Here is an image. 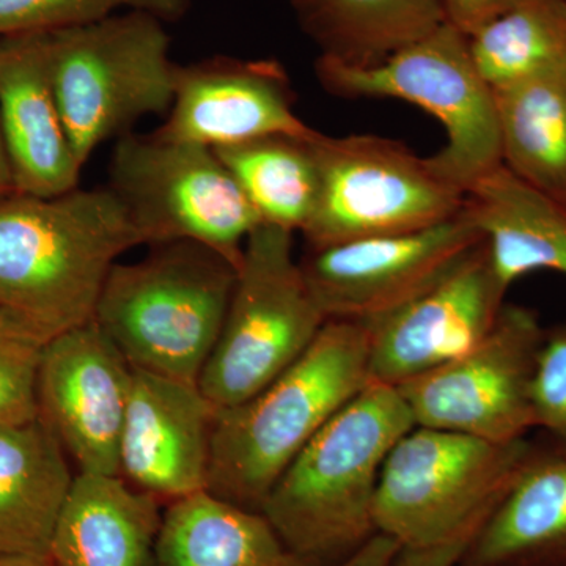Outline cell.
<instances>
[{
	"label": "cell",
	"instance_id": "22",
	"mask_svg": "<svg viewBox=\"0 0 566 566\" xmlns=\"http://www.w3.org/2000/svg\"><path fill=\"white\" fill-rule=\"evenodd\" d=\"M155 566H305L260 512L210 491L169 502Z\"/></svg>",
	"mask_w": 566,
	"mask_h": 566
},
{
	"label": "cell",
	"instance_id": "20",
	"mask_svg": "<svg viewBox=\"0 0 566 566\" xmlns=\"http://www.w3.org/2000/svg\"><path fill=\"white\" fill-rule=\"evenodd\" d=\"M460 566H566V452L536 447Z\"/></svg>",
	"mask_w": 566,
	"mask_h": 566
},
{
	"label": "cell",
	"instance_id": "9",
	"mask_svg": "<svg viewBox=\"0 0 566 566\" xmlns=\"http://www.w3.org/2000/svg\"><path fill=\"white\" fill-rule=\"evenodd\" d=\"M142 244L193 241L234 268L262 223L230 170L210 147L128 133L112 153L109 185Z\"/></svg>",
	"mask_w": 566,
	"mask_h": 566
},
{
	"label": "cell",
	"instance_id": "8",
	"mask_svg": "<svg viewBox=\"0 0 566 566\" xmlns=\"http://www.w3.org/2000/svg\"><path fill=\"white\" fill-rule=\"evenodd\" d=\"M315 76L337 98L400 99L433 115L446 128L447 144L431 163L464 192L502 166L493 88L472 62L468 36L447 22L376 65L318 55Z\"/></svg>",
	"mask_w": 566,
	"mask_h": 566
},
{
	"label": "cell",
	"instance_id": "4",
	"mask_svg": "<svg viewBox=\"0 0 566 566\" xmlns=\"http://www.w3.org/2000/svg\"><path fill=\"white\" fill-rule=\"evenodd\" d=\"M150 248L137 262L114 264L93 322L134 370L197 385L221 334L238 270L193 241Z\"/></svg>",
	"mask_w": 566,
	"mask_h": 566
},
{
	"label": "cell",
	"instance_id": "1",
	"mask_svg": "<svg viewBox=\"0 0 566 566\" xmlns=\"http://www.w3.org/2000/svg\"><path fill=\"white\" fill-rule=\"evenodd\" d=\"M142 245L109 188L62 196L0 197V307L48 337L95 318L104 282L123 253Z\"/></svg>",
	"mask_w": 566,
	"mask_h": 566
},
{
	"label": "cell",
	"instance_id": "15",
	"mask_svg": "<svg viewBox=\"0 0 566 566\" xmlns=\"http://www.w3.org/2000/svg\"><path fill=\"white\" fill-rule=\"evenodd\" d=\"M292 81L275 59L216 55L178 65L174 102L156 136L219 148L271 136H308L314 128L294 112Z\"/></svg>",
	"mask_w": 566,
	"mask_h": 566
},
{
	"label": "cell",
	"instance_id": "33",
	"mask_svg": "<svg viewBox=\"0 0 566 566\" xmlns=\"http://www.w3.org/2000/svg\"><path fill=\"white\" fill-rule=\"evenodd\" d=\"M11 192H14L13 177H11L9 156H7L2 129H0V197Z\"/></svg>",
	"mask_w": 566,
	"mask_h": 566
},
{
	"label": "cell",
	"instance_id": "14",
	"mask_svg": "<svg viewBox=\"0 0 566 566\" xmlns=\"http://www.w3.org/2000/svg\"><path fill=\"white\" fill-rule=\"evenodd\" d=\"M506 292L483 240L411 303L364 323L370 334L368 379L398 387L474 348L497 322Z\"/></svg>",
	"mask_w": 566,
	"mask_h": 566
},
{
	"label": "cell",
	"instance_id": "13",
	"mask_svg": "<svg viewBox=\"0 0 566 566\" xmlns=\"http://www.w3.org/2000/svg\"><path fill=\"white\" fill-rule=\"evenodd\" d=\"M133 367L91 322L52 337L41 357L39 419L76 472L120 475V439Z\"/></svg>",
	"mask_w": 566,
	"mask_h": 566
},
{
	"label": "cell",
	"instance_id": "19",
	"mask_svg": "<svg viewBox=\"0 0 566 566\" xmlns=\"http://www.w3.org/2000/svg\"><path fill=\"white\" fill-rule=\"evenodd\" d=\"M76 474L40 419L0 424V556L50 557Z\"/></svg>",
	"mask_w": 566,
	"mask_h": 566
},
{
	"label": "cell",
	"instance_id": "5",
	"mask_svg": "<svg viewBox=\"0 0 566 566\" xmlns=\"http://www.w3.org/2000/svg\"><path fill=\"white\" fill-rule=\"evenodd\" d=\"M163 24L150 11L126 10L46 33L52 87L81 167L140 118L170 111L175 63Z\"/></svg>",
	"mask_w": 566,
	"mask_h": 566
},
{
	"label": "cell",
	"instance_id": "6",
	"mask_svg": "<svg viewBox=\"0 0 566 566\" xmlns=\"http://www.w3.org/2000/svg\"><path fill=\"white\" fill-rule=\"evenodd\" d=\"M536 447L527 438L495 444L415 424L382 464L374 506L376 534L403 549L441 545L493 513Z\"/></svg>",
	"mask_w": 566,
	"mask_h": 566
},
{
	"label": "cell",
	"instance_id": "26",
	"mask_svg": "<svg viewBox=\"0 0 566 566\" xmlns=\"http://www.w3.org/2000/svg\"><path fill=\"white\" fill-rule=\"evenodd\" d=\"M472 62L491 88L566 59V0H523L468 36Z\"/></svg>",
	"mask_w": 566,
	"mask_h": 566
},
{
	"label": "cell",
	"instance_id": "7",
	"mask_svg": "<svg viewBox=\"0 0 566 566\" xmlns=\"http://www.w3.org/2000/svg\"><path fill=\"white\" fill-rule=\"evenodd\" d=\"M326 322L294 259L293 232L260 223L245 240L199 389L218 412L243 403L292 367Z\"/></svg>",
	"mask_w": 566,
	"mask_h": 566
},
{
	"label": "cell",
	"instance_id": "2",
	"mask_svg": "<svg viewBox=\"0 0 566 566\" xmlns=\"http://www.w3.org/2000/svg\"><path fill=\"white\" fill-rule=\"evenodd\" d=\"M415 427L392 386L370 382L294 458L260 513L305 566H334L376 534L382 464Z\"/></svg>",
	"mask_w": 566,
	"mask_h": 566
},
{
	"label": "cell",
	"instance_id": "11",
	"mask_svg": "<svg viewBox=\"0 0 566 566\" xmlns=\"http://www.w3.org/2000/svg\"><path fill=\"white\" fill-rule=\"evenodd\" d=\"M545 331L532 308L505 304L479 345L395 389L417 427L521 441L535 428L532 381Z\"/></svg>",
	"mask_w": 566,
	"mask_h": 566
},
{
	"label": "cell",
	"instance_id": "28",
	"mask_svg": "<svg viewBox=\"0 0 566 566\" xmlns=\"http://www.w3.org/2000/svg\"><path fill=\"white\" fill-rule=\"evenodd\" d=\"M123 9L177 20L188 10V0H0V36L63 31Z\"/></svg>",
	"mask_w": 566,
	"mask_h": 566
},
{
	"label": "cell",
	"instance_id": "30",
	"mask_svg": "<svg viewBox=\"0 0 566 566\" xmlns=\"http://www.w3.org/2000/svg\"><path fill=\"white\" fill-rule=\"evenodd\" d=\"M447 24L453 25L465 36L479 31L499 14L513 9L523 0H439Z\"/></svg>",
	"mask_w": 566,
	"mask_h": 566
},
{
	"label": "cell",
	"instance_id": "32",
	"mask_svg": "<svg viewBox=\"0 0 566 566\" xmlns=\"http://www.w3.org/2000/svg\"><path fill=\"white\" fill-rule=\"evenodd\" d=\"M401 546L395 539L382 534H375L357 547L353 554L334 566H394Z\"/></svg>",
	"mask_w": 566,
	"mask_h": 566
},
{
	"label": "cell",
	"instance_id": "25",
	"mask_svg": "<svg viewBox=\"0 0 566 566\" xmlns=\"http://www.w3.org/2000/svg\"><path fill=\"white\" fill-rule=\"evenodd\" d=\"M308 136L271 134L212 148L230 170L262 223L304 232L319 193L318 159Z\"/></svg>",
	"mask_w": 566,
	"mask_h": 566
},
{
	"label": "cell",
	"instance_id": "23",
	"mask_svg": "<svg viewBox=\"0 0 566 566\" xmlns=\"http://www.w3.org/2000/svg\"><path fill=\"white\" fill-rule=\"evenodd\" d=\"M493 92L502 164L566 205V59Z\"/></svg>",
	"mask_w": 566,
	"mask_h": 566
},
{
	"label": "cell",
	"instance_id": "18",
	"mask_svg": "<svg viewBox=\"0 0 566 566\" xmlns=\"http://www.w3.org/2000/svg\"><path fill=\"white\" fill-rule=\"evenodd\" d=\"M163 502L120 475L77 472L52 535L55 566H155Z\"/></svg>",
	"mask_w": 566,
	"mask_h": 566
},
{
	"label": "cell",
	"instance_id": "21",
	"mask_svg": "<svg viewBox=\"0 0 566 566\" xmlns=\"http://www.w3.org/2000/svg\"><path fill=\"white\" fill-rule=\"evenodd\" d=\"M464 211L485 238L494 273L506 289L539 270L566 275V205L504 164L469 188Z\"/></svg>",
	"mask_w": 566,
	"mask_h": 566
},
{
	"label": "cell",
	"instance_id": "17",
	"mask_svg": "<svg viewBox=\"0 0 566 566\" xmlns=\"http://www.w3.org/2000/svg\"><path fill=\"white\" fill-rule=\"evenodd\" d=\"M0 129L14 191L55 197L80 188L82 167L52 87L46 33L0 36Z\"/></svg>",
	"mask_w": 566,
	"mask_h": 566
},
{
	"label": "cell",
	"instance_id": "27",
	"mask_svg": "<svg viewBox=\"0 0 566 566\" xmlns=\"http://www.w3.org/2000/svg\"><path fill=\"white\" fill-rule=\"evenodd\" d=\"M50 340L24 316L0 307V424L39 419L36 385Z\"/></svg>",
	"mask_w": 566,
	"mask_h": 566
},
{
	"label": "cell",
	"instance_id": "10",
	"mask_svg": "<svg viewBox=\"0 0 566 566\" xmlns=\"http://www.w3.org/2000/svg\"><path fill=\"white\" fill-rule=\"evenodd\" d=\"M319 193L308 248L419 232L464 208L465 192L401 142L371 134L314 139Z\"/></svg>",
	"mask_w": 566,
	"mask_h": 566
},
{
	"label": "cell",
	"instance_id": "29",
	"mask_svg": "<svg viewBox=\"0 0 566 566\" xmlns=\"http://www.w3.org/2000/svg\"><path fill=\"white\" fill-rule=\"evenodd\" d=\"M535 428L566 452V324L545 331L532 381Z\"/></svg>",
	"mask_w": 566,
	"mask_h": 566
},
{
	"label": "cell",
	"instance_id": "3",
	"mask_svg": "<svg viewBox=\"0 0 566 566\" xmlns=\"http://www.w3.org/2000/svg\"><path fill=\"white\" fill-rule=\"evenodd\" d=\"M368 327L329 319L271 385L219 411L207 491L260 512L285 469L368 379Z\"/></svg>",
	"mask_w": 566,
	"mask_h": 566
},
{
	"label": "cell",
	"instance_id": "34",
	"mask_svg": "<svg viewBox=\"0 0 566 566\" xmlns=\"http://www.w3.org/2000/svg\"><path fill=\"white\" fill-rule=\"evenodd\" d=\"M0 566H55L51 557L0 556Z\"/></svg>",
	"mask_w": 566,
	"mask_h": 566
},
{
	"label": "cell",
	"instance_id": "24",
	"mask_svg": "<svg viewBox=\"0 0 566 566\" xmlns=\"http://www.w3.org/2000/svg\"><path fill=\"white\" fill-rule=\"evenodd\" d=\"M319 57L352 66L386 61L446 24L439 0H289Z\"/></svg>",
	"mask_w": 566,
	"mask_h": 566
},
{
	"label": "cell",
	"instance_id": "12",
	"mask_svg": "<svg viewBox=\"0 0 566 566\" xmlns=\"http://www.w3.org/2000/svg\"><path fill=\"white\" fill-rule=\"evenodd\" d=\"M483 240L463 208L419 232L308 248L300 264L327 322L368 323L427 292Z\"/></svg>",
	"mask_w": 566,
	"mask_h": 566
},
{
	"label": "cell",
	"instance_id": "16",
	"mask_svg": "<svg viewBox=\"0 0 566 566\" xmlns=\"http://www.w3.org/2000/svg\"><path fill=\"white\" fill-rule=\"evenodd\" d=\"M216 416L199 385L133 368L122 479L167 504L207 490Z\"/></svg>",
	"mask_w": 566,
	"mask_h": 566
},
{
	"label": "cell",
	"instance_id": "31",
	"mask_svg": "<svg viewBox=\"0 0 566 566\" xmlns=\"http://www.w3.org/2000/svg\"><path fill=\"white\" fill-rule=\"evenodd\" d=\"M483 523L485 520L472 524L461 534L447 539L441 545L422 547V549H403L401 547L394 566H460L461 558Z\"/></svg>",
	"mask_w": 566,
	"mask_h": 566
}]
</instances>
